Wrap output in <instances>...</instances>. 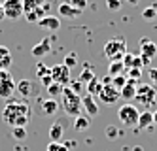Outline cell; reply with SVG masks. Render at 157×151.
<instances>
[{
    "mask_svg": "<svg viewBox=\"0 0 157 151\" xmlns=\"http://www.w3.org/2000/svg\"><path fill=\"white\" fill-rule=\"evenodd\" d=\"M30 104L27 100H15V98H10L6 102V106L2 110V121L8 126H27L29 119H30Z\"/></svg>",
    "mask_w": 157,
    "mask_h": 151,
    "instance_id": "6da1fadb",
    "label": "cell"
},
{
    "mask_svg": "<svg viewBox=\"0 0 157 151\" xmlns=\"http://www.w3.org/2000/svg\"><path fill=\"white\" fill-rule=\"evenodd\" d=\"M63 110L66 111V115L70 117H78L82 113V96L76 95L74 91H70V87H64L63 89Z\"/></svg>",
    "mask_w": 157,
    "mask_h": 151,
    "instance_id": "7a4b0ae2",
    "label": "cell"
},
{
    "mask_svg": "<svg viewBox=\"0 0 157 151\" xmlns=\"http://www.w3.org/2000/svg\"><path fill=\"white\" fill-rule=\"evenodd\" d=\"M125 53H127V42L123 38H112L104 45V55L110 59V62L112 61H121Z\"/></svg>",
    "mask_w": 157,
    "mask_h": 151,
    "instance_id": "3957f363",
    "label": "cell"
},
{
    "mask_svg": "<svg viewBox=\"0 0 157 151\" xmlns=\"http://www.w3.org/2000/svg\"><path fill=\"white\" fill-rule=\"evenodd\" d=\"M138 117H140V111H138V108L134 106V104H131V102L123 104V106L117 110V119L125 125V126H136Z\"/></svg>",
    "mask_w": 157,
    "mask_h": 151,
    "instance_id": "277c9868",
    "label": "cell"
},
{
    "mask_svg": "<svg viewBox=\"0 0 157 151\" xmlns=\"http://www.w3.org/2000/svg\"><path fill=\"white\" fill-rule=\"evenodd\" d=\"M15 92V81L10 70H0V98L10 100Z\"/></svg>",
    "mask_w": 157,
    "mask_h": 151,
    "instance_id": "5b68a950",
    "label": "cell"
},
{
    "mask_svg": "<svg viewBox=\"0 0 157 151\" xmlns=\"http://www.w3.org/2000/svg\"><path fill=\"white\" fill-rule=\"evenodd\" d=\"M155 96H157V91L153 85H148V83H142V85H136V98L142 106L150 108L151 104L155 102Z\"/></svg>",
    "mask_w": 157,
    "mask_h": 151,
    "instance_id": "8992f818",
    "label": "cell"
},
{
    "mask_svg": "<svg viewBox=\"0 0 157 151\" xmlns=\"http://www.w3.org/2000/svg\"><path fill=\"white\" fill-rule=\"evenodd\" d=\"M2 8H4L6 19H21V17H23V13H25L23 0H4Z\"/></svg>",
    "mask_w": 157,
    "mask_h": 151,
    "instance_id": "52a82bcc",
    "label": "cell"
},
{
    "mask_svg": "<svg viewBox=\"0 0 157 151\" xmlns=\"http://www.w3.org/2000/svg\"><path fill=\"white\" fill-rule=\"evenodd\" d=\"M51 77H53V81L55 83H61V85H68L70 83V68H66L63 62L61 64H55L53 68H51Z\"/></svg>",
    "mask_w": 157,
    "mask_h": 151,
    "instance_id": "ba28073f",
    "label": "cell"
},
{
    "mask_svg": "<svg viewBox=\"0 0 157 151\" xmlns=\"http://www.w3.org/2000/svg\"><path fill=\"white\" fill-rule=\"evenodd\" d=\"M100 102L106 104V106H112V104H116L121 96H119V91L116 87H112V85H104L102 91H100V95H98Z\"/></svg>",
    "mask_w": 157,
    "mask_h": 151,
    "instance_id": "9c48e42d",
    "label": "cell"
},
{
    "mask_svg": "<svg viewBox=\"0 0 157 151\" xmlns=\"http://www.w3.org/2000/svg\"><path fill=\"white\" fill-rule=\"evenodd\" d=\"M140 55L151 61L153 57L157 55V43L151 42L150 38H142V40H140Z\"/></svg>",
    "mask_w": 157,
    "mask_h": 151,
    "instance_id": "30bf717a",
    "label": "cell"
},
{
    "mask_svg": "<svg viewBox=\"0 0 157 151\" xmlns=\"http://www.w3.org/2000/svg\"><path fill=\"white\" fill-rule=\"evenodd\" d=\"M82 108L87 111L89 117H97V115H98V106H97V102H95V96L87 95V92L82 96Z\"/></svg>",
    "mask_w": 157,
    "mask_h": 151,
    "instance_id": "8fae6325",
    "label": "cell"
},
{
    "mask_svg": "<svg viewBox=\"0 0 157 151\" xmlns=\"http://www.w3.org/2000/svg\"><path fill=\"white\" fill-rule=\"evenodd\" d=\"M32 91H34V83H32L30 79H21L19 83H15V92L21 95V98L32 96Z\"/></svg>",
    "mask_w": 157,
    "mask_h": 151,
    "instance_id": "7c38bea8",
    "label": "cell"
},
{
    "mask_svg": "<svg viewBox=\"0 0 157 151\" xmlns=\"http://www.w3.org/2000/svg\"><path fill=\"white\" fill-rule=\"evenodd\" d=\"M121 62L125 64V70H129V68H142L144 66V59L140 55H132V53H125L123 55Z\"/></svg>",
    "mask_w": 157,
    "mask_h": 151,
    "instance_id": "4fadbf2b",
    "label": "cell"
},
{
    "mask_svg": "<svg viewBox=\"0 0 157 151\" xmlns=\"http://www.w3.org/2000/svg\"><path fill=\"white\" fill-rule=\"evenodd\" d=\"M38 27L42 28H49V30H59L61 28V19L57 15H46V17H42L38 23H36Z\"/></svg>",
    "mask_w": 157,
    "mask_h": 151,
    "instance_id": "5bb4252c",
    "label": "cell"
},
{
    "mask_svg": "<svg viewBox=\"0 0 157 151\" xmlns=\"http://www.w3.org/2000/svg\"><path fill=\"white\" fill-rule=\"evenodd\" d=\"M64 136V125L63 121H55L49 126V142H61Z\"/></svg>",
    "mask_w": 157,
    "mask_h": 151,
    "instance_id": "9a60e30c",
    "label": "cell"
},
{
    "mask_svg": "<svg viewBox=\"0 0 157 151\" xmlns=\"http://www.w3.org/2000/svg\"><path fill=\"white\" fill-rule=\"evenodd\" d=\"M59 15L68 17V19H76L78 15H82V11L76 9L70 2H63V4H59Z\"/></svg>",
    "mask_w": 157,
    "mask_h": 151,
    "instance_id": "2e32d148",
    "label": "cell"
},
{
    "mask_svg": "<svg viewBox=\"0 0 157 151\" xmlns=\"http://www.w3.org/2000/svg\"><path fill=\"white\" fill-rule=\"evenodd\" d=\"M119 96L125 98L127 102L132 100L134 96H136V81H134V79H127V85L119 91Z\"/></svg>",
    "mask_w": 157,
    "mask_h": 151,
    "instance_id": "e0dca14e",
    "label": "cell"
},
{
    "mask_svg": "<svg viewBox=\"0 0 157 151\" xmlns=\"http://www.w3.org/2000/svg\"><path fill=\"white\" fill-rule=\"evenodd\" d=\"M51 36H48V38H44L40 43H36L34 47H32V55L34 57H44V55H48L49 53V49H51Z\"/></svg>",
    "mask_w": 157,
    "mask_h": 151,
    "instance_id": "ac0fdd59",
    "label": "cell"
},
{
    "mask_svg": "<svg viewBox=\"0 0 157 151\" xmlns=\"http://www.w3.org/2000/svg\"><path fill=\"white\" fill-rule=\"evenodd\" d=\"M12 66V51L6 45H0V70H10Z\"/></svg>",
    "mask_w": 157,
    "mask_h": 151,
    "instance_id": "d6986e66",
    "label": "cell"
},
{
    "mask_svg": "<svg viewBox=\"0 0 157 151\" xmlns=\"http://www.w3.org/2000/svg\"><path fill=\"white\" fill-rule=\"evenodd\" d=\"M59 106H61V104L55 98L42 100V111H44V115H55V113L59 111Z\"/></svg>",
    "mask_w": 157,
    "mask_h": 151,
    "instance_id": "ffe728a7",
    "label": "cell"
},
{
    "mask_svg": "<svg viewBox=\"0 0 157 151\" xmlns=\"http://www.w3.org/2000/svg\"><path fill=\"white\" fill-rule=\"evenodd\" d=\"M121 74H125V64L121 61H112L108 64V76L116 77V76H121Z\"/></svg>",
    "mask_w": 157,
    "mask_h": 151,
    "instance_id": "44dd1931",
    "label": "cell"
},
{
    "mask_svg": "<svg viewBox=\"0 0 157 151\" xmlns=\"http://www.w3.org/2000/svg\"><path fill=\"white\" fill-rule=\"evenodd\" d=\"M153 125V113L151 111H142L140 113V117H138V123H136V126L138 129H150V126Z\"/></svg>",
    "mask_w": 157,
    "mask_h": 151,
    "instance_id": "7402d4cb",
    "label": "cell"
},
{
    "mask_svg": "<svg viewBox=\"0 0 157 151\" xmlns=\"http://www.w3.org/2000/svg\"><path fill=\"white\" fill-rule=\"evenodd\" d=\"M102 81H100V79H97V77H93L91 81H89V83H87V95H91V96H98L100 95V91H102Z\"/></svg>",
    "mask_w": 157,
    "mask_h": 151,
    "instance_id": "603a6c76",
    "label": "cell"
},
{
    "mask_svg": "<svg viewBox=\"0 0 157 151\" xmlns=\"http://www.w3.org/2000/svg\"><path fill=\"white\" fill-rule=\"evenodd\" d=\"M89 125H91V121H89L87 115H78V117H74V129L80 132V130H87L89 129Z\"/></svg>",
    "mask_w": 157,
    "mask_h": 151,
    "instance_id": "cb8c5ba5",
    "label": "cell"
},
{
    "mask_svg": "<svg viewBox=\"0 0 157 151\" xmlns=\"http://www.w3.org/2000/svg\"><path fill=\"white\" fill-rule=\"evenodd\" d=\"M63 89H64V85H61V83H53L49 85V87H46V91H48V95L51 96V98H55V96H61L63 95Z\"/></svg>",
    "mask_w": 157,
    "mask_h": 151,
    "instance_id": "d4e9b609",
    "label": "cell"
},
{
    "mask_svg": "<svg viewBox=\"0 0 157 151\" xmlns=\"http://www.w3.org/2000/svg\"><path fill=\"white\" fill-rule=\"evenodd\" d=\"M93 77H97V76H95V72H93V68L89 66V64H85V70L80 74V81L87 85V83H89V81H91Z\"/></svg>",
    "mask_w": 157,
    "mask_h": 151,
    "instance_id": "484cf974",
    "label": "cell"
},
{
    "mask_svg": "<svg viewBox=\"0 0 157 151\" xmlns=\"http://www.w3.org/2000/svg\"><path fill=\"white\" fill-rule=\"evenodd\" d=\"M44 4H48V0H23V9H34V8H42Z\"/></svg>",
    "mask_w": 157,
    "mask_h": 151,
    "instance_id": "4316f807",
    "label": "cell"
},
{
    "mask_svg": "<svg viewBox=\"0 0 157 151\" xmlns=\"http://www.w3.org/2000/svg\"><path fill=\"white\" fill-rule=\"evenodd\" d=\"M127 76L125 74H121V76H116V77H112V87H116L117 91H121L123 87H125L127 85Z\"/></svg>",
    "mask_w": 157,
    "mask_h": 151,
    "instance_id": "83f0119b",
    "label": "cell"
},
{
    "mask_svg": "<svg viewBox=\"0 0 157 151\" xmlns=\"http://www.w3.org/2000/svg\"><path fill=\"white\" fill-rule=\"evenodd\" d=\"M12 134H13L15 140H25V138H27V129H25V126H13Z\"/></svg>",
    "mask_w": 157,
    "mask_h": 151,
    "instance_id": "f1b7e54d",
    "label": "cell"
},
{
    "mask_svg": "<svg viewBox=\"0 0 157 151\" xmlns=\"http://www.w3.org/2000/svg\"><path fill=\"white\" fill-rule=\"evenodd\" d=\"M46 151H70V149L66 147L64 144H61V142H49V145H48Z\"/></svg>",
    "mask_w": 157,
    "mask_h": 151,
    "instance_id": "f546056e",
    "label": "cell"
},
{
    "mask_svg": "<svg viewBox=\"0 0 157 151\" xmlns=\"http://www.w3.org/2000/svg\"><path fill=\"white\" fill-rule=\"evenodd\" d=\"M155 15H157V9H155V6H150V8H146V9L142 11V17H144L146 21H151Z\"/></svg>",
    "mask_w": 157,
    "mask_h": 151,
    "instance_id": "4dcf8cb0",
    "label": "cell"
},
{
    "mask_svg": "<svg viewBox=\"0 0 157 151\" xmlns=\"http://www.w3.org/2000/svg\"><path fill=\"white\" fill-rule=\"evenodd\" d=\"M63 64H64L66 68H74V66L78 64V61H76V53L66 55V57H64V61H63Z\"/></svg>",
    "mask_w": 157,
    "mask_h": 151,
    "instance_id": "1f68e13d",
    "label": "cell"
},
{
    "mask_svg": "<svg viewBox=\"0 0 157 151\" xmlns=\"http://www.w3.org/2000/svg\"><path fill=\"white\" fill-rule=\"evenodd\" d=\"M68 87H70V91L76 92V95H80V96H82V81H80V79H70Z\"/></svg>",
    "mask_w": 157,
    "mask_h": 151,
    "instance_id": "d6a6232c",
    "label": "cell"
},
{
    "mask_svg": "<svg viewBox=\"0 0 157 151\" xmlns=\"http://www.w3.org/2000/svg\"><path fill=\"white\" fill-rule=\"evenodd\" d=\"M106 6H108V9H112V11H117V9H121V6H123V0H106Z\"/></svg>",
    "mask_w": 157,
    "mask_h": 151,
    "instance_id": "836d02e7",
    "label": "cell"
},
{
    "mask_svg": "<svg viewBox=\"0 0 157 151\" xmlns=\"http://www.w3.org/2000/svg\"><path fill=\"white\" fill-rule=\"evenodd\" d=\"M48 74H51V68H48L44 62H40V64L36 66V76L42 77V76H48Z\"/></svg>",
    "mask_w": 157,
    "mask_h": 151,
    "instance_id": "e575fe53",
    "label": "cell"
},
{
    "mask_svg": "<svg viewBox=\"0 0 157 151\" xmlns=\"http://www.w3.org/2000/svg\"><path fill=\"white\" fill-rule=\"evenodd\" d=\"M106 136L110 138V140H116V138L121 136V132L116 129V126H106Z\"/></svg>",
    "mask_w": 157,
    "mask_h": 151,
    "instance_id": "d590c367",
    "label": "cell"
},
{
    "mask_svg": "<svg viewBox=\"0 0 157 151\" xmlns=\"http://www.w3.org/2000/svg\"><path fill=\"white\" fill-rule=\"evenodd\" d=\"M129 79H134V81H138L140 76H142V68H129Z\"/></svg>",
    "mask_w": 157,
    "mask_h": 151,
    "instance_id": "8d00e7d4",
    "label": "cell"
},
{
    "mask_svg": "<svg viewBox=\"0 0 157 151\" xmlns=\"http://www.w3.org/2000/svg\"><path fill=\"white\" fill-rule=\"evenodd\" d=\"M68 2H70L76 9H80V11H83V9L87 8V0H68Z\"/></svg>",
    "mask_w": 157,
    "mask_h": 151,
    "instance_id": "74e56055",
    "label": "cell"
},
{
    "mask_svg": "<svg viewBox=\"0 0 157 151\" xmlns=\"http://www.w3.org/2000/svg\"><path fill=\"white\" fill-rule=\"evenodd\" d=\"M148 76H150L151 85H153V87H157V68H150V70H148Z\"/></svg>",
    "mask_w": 157,
    "mask_h": 151,
    "instance_id": "f35d334b",
    "label": "cell"
},
{
    "mask_svg": "<svg viewBox=\"0 0 157 151\" xmlns=\"http://www.w3.org/2000/svg\"><path fill=\"white\" fill-rule=\"evenodd\" d=\"M40 83H42L44 87H49V85L53 83V77H51V74H48V76H42V77H40Z\"/></svg>",
    "mask_w": 157,
    "mask_h": 151,
    "instance_id": "ab89813d",
    "label": "cell"
},
{
    "mask_svg": "<svg viewBox=\"0 0 157 151\" xmlns=\"http://www.w3.org/2000/svg\"><path fill=\"white\" fill-rule=\"evenodd\" d=\"M6 15H4V8H2V2H0V21H4Z\"/></svg>",
    "mask_w": 157,
    "mask_h": 151,
    "instance_id": "60d3db41",
    "label": "cell"
},
{
    "mask_svg": "<svg viewBox=\"0 0 157 151\" xmlns=\"http://www.w3.org/2000/svg\"><path fill=\"white\" fill-rule=\"evenodd\" d=\"M127 2H129V4H132V6H136V4L140 2V0H127Z\"/></svg>",
    "mask_w": 157,
    "mask_h": 151,
    "instance_id": "b9f144b4",
    "label": "cell"
},
{
    "mask_svg": "<svg viewBox=\"0 0 157 151\" xmlns=\"http://www.w3.org/2000/svg\"><path fill=\"white\" fill-rule=\"evenodd\" d=\"M153 125H157V111H153Z\"/></svg>",
    "mask_w": 157,
    "mask_h": 151,
    "instance_id": "7bdbcfd3",
    "label": "cell"
},
{
    "mask_svg": "<svg viewBox=\"0 0 157 151\" xmlns=\"http://www.w3.org/2000/svg\"><path fill=\"white\" fill-rule=\"evenodd\" d=\"M134 151H142V147H134Z\"/></svg>",
    "mask_w": 157,
    "mask_h": 151,
    "instance_id": "ee69618b",
    "label": "cell"
},
{
    "mask_svg": "<svg viewBox=\"0 0 157 151\" xmlns=\"http://www.w3.org/2000/svg\"><path fill=\"white\" fill-rule=\"evenodd\" d=\"M48 2H55V0H48Z\"/></svg>",
    "mask_w": 157,
    "mask_h": 151,
    "instance_id": "f6af8a7d",
    "label": "cell"
}]
</instances>
